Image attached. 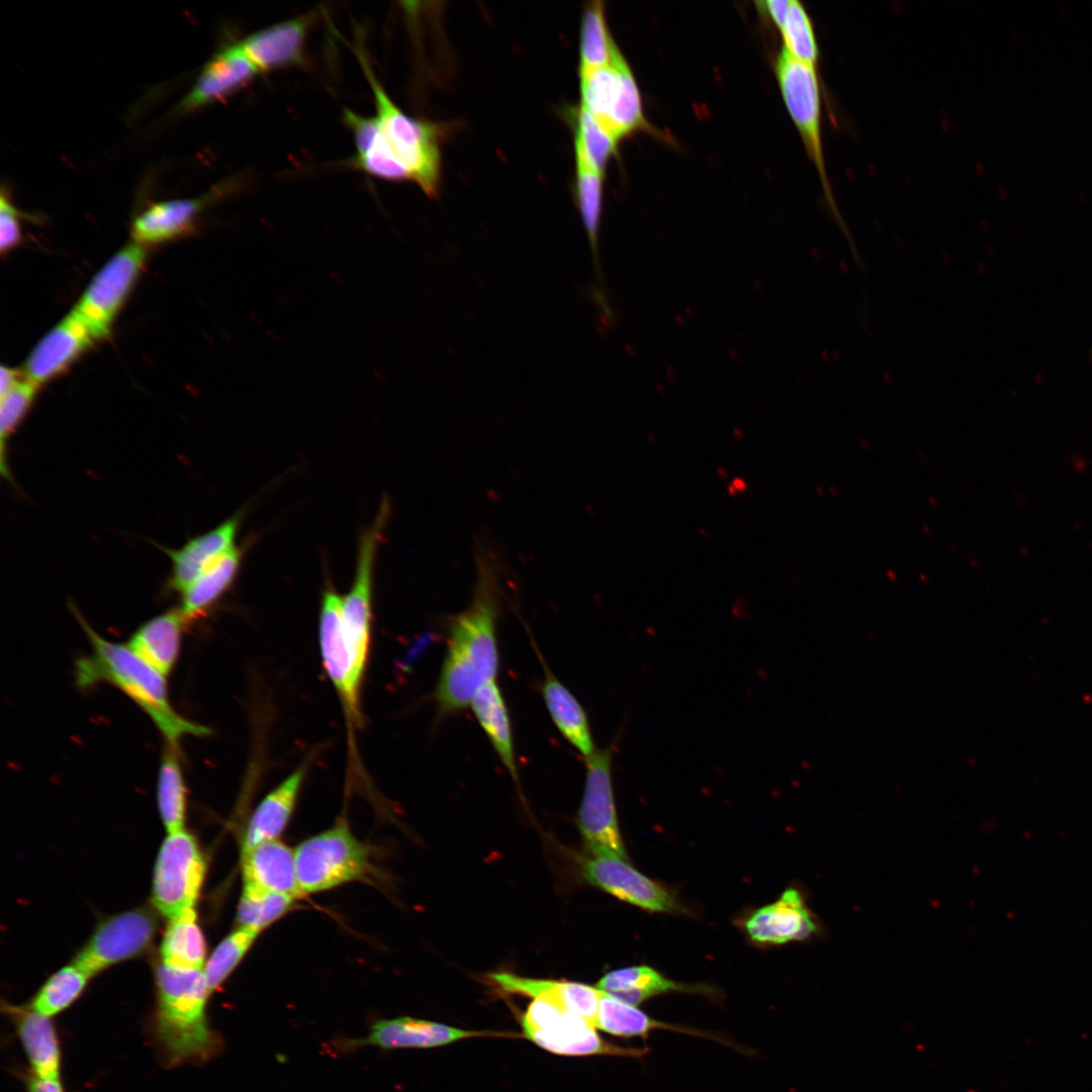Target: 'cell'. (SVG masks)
I'll return each mask as SVG.
<instances>
[{
  "mask_svg": "<svg viewBox=\"0 0 1092 1092\" xmlns=\"http://www.w3.org/2000/svg\"><path fill=\"white\" fill-rule=\"evenodd\" d=\"M29 1092H63L58 1079H43L33 1076L28 1083Z\"/></svg>",
  "mask_w": 1092,
  "mask_h": 1092,
  "instance_id": "c3c4849f",
  "label": "cell"
},
{
  "mask_svg": "<svg viewBox=\"0 0 1092 1092\" xmlns=\"http://www.w3.org/2000/svg\"><path fill=\"white\" fill-rule=\"evenodd\" d=\"M258 73L239 43L223 48L205 64L180 107L189 110L217 101L244 87Z\"/></svg>",
  "mask_w": 1092,
  "mask_h": 1092,
  "instance_id": "ac0fdd59",
  "label": "cell"
},
{
  "mask_svg": "<svg viewBox=\"0 0 1092 1092\" xmlns=\"http://www.w3.org/2000/svg\"><path fill=\"white\" fill-rule=\"evenodd\" d=\"M157 800L161 818L168 833L183 831L186 789L178 745L166 743L158 774Z\"/></svg>",
  "mask_w": 1092,
  "mask_h": 1092,
  "instance_id": "1f68e13d",
  "label": "cell"
},
{
  "mask_svg": "<svg viewBox=\"0 0 1092 1092\" xmlns=\"http://www.w3.org/2000/svg\"><path fill=\"white\" fill-rule=\"evenodd\" d=\"M146 261L144 246L131 243L119 250L91 280L73 310L95 340L106 337Z\"/></svg>",
  "mask_w": 1092,
  "mask_h": 1092,
  "instance_id": "9c48e42d",
  "label": "cell"
},
{
  "mask_svg": "<svg viewBox=\"0 0 1092 1092\" xmlns=\"http://www.w3.org/2000/svg\"><path fill=\"white\" fill-rule=\"evenodd\" d=\"M524 1034L542 1049L564 1056L605 1055L641 1058L648 1053L646 1048L619 1046L605 1041L592 1023L570 1011H564L560 1019L552 1026Z\"/></svg>",
  "mask_w": 1092,
  "mask_h": 1092,
  "instance_id": "e0dca14e",
  "label": "cell"
},
{
  "mask_svg": "<svg viewBox=\"0 0 1092 1092\" xmlns=\"http://www.w3.org/2000/svg\"><path fill=\"white\" fill-rule=\"evenodd\" d=\"M243 549L236 546L203 571L180 595V609L188 621L206 613L232 586L239 572Z\"/></svg>",
  "mask_w": 1092,
  "mask_h": 1092,
  "instance_id": "83f0119b",
  "label": "cell"
},
{
  "mask_svg": "<svg viewBox=\"0 0 1092 1092\" xmlns=\"http://www.w3.org/2000/svg\"><path fill=\"white\" fill-rule=\"evenodd\" d=\"M221 187L196 198L161 201L140 213L132 222L134 243L159 244L190 232L200 211L219 194Z\"/></svg>",
  "mask_w": 1092,
  "mask_h": 1092,
  "instance_id": "ffe728a7",
  "label": "cell"
},
{
  "mask_svg": "<svg viewBox=\"0 0 1092 1092\" xmlns=\"http://www.w3.org/2000/svg\"><path fill=\"white\" fill-rule=\"evenodd\" d=\"M620 89V76L614 62L580 72L581 106L605 125Z\"/></svg>",
  "mask_w": 1092,
  "mask_h": 1092,
  "instance_id": "8d00e7d4",
  "label": "cell"
},
{
  "mask_svg": "<svg viewBox=\"0 0 1092 1092\" xmlns=\"http://www.w3.org/2000/svg\"><path fill=\"white\" fill-rule=\"evenodd\" d=\"M293 899L289 895L244 885L238 907V921L241 926L261 931L279 918L290 907Z\"/></svg>",
  "mask_w": 1092,
  "mask_h": 1092,
  "instance_id": "ab89813d",
  "label": "cell"
},
{
  "mask_svg": "<svg viewBox=\"0 0 1092 1092\" xmlns=\"http://www.w3.org/2000/svg\"><path fill=\"white\" fill-rule=\"evenodd\" d=\"M260 930L241 926L214 949L203 972L210 990L218 987L243 959Z\"/></svg>",
  "mask_w": 1092,
  "mask_h": 1092,
  "instance_id": "60d3db41",
  "label": "cell"
},
{
  "mask_svg": "<svg viewBox=\"0 0 1092 1092\" xmlns=\"http://www.w3.org/2000/svg\"><path fill=\"white\" fill-rule=\"evenodd\" d=\"M170 920L161 944L163 964L181 970H203L206 947L194 909Z\"/></svg>",
  "mask_w": 1092,
  "mask_h": 1092,
  "instance_id": "4dcf8cb0",
  "label": "cell"
},
{
  "mask_svg": "<svg viewBox=\"0 0 1092 1092\" xmlns=\"http://www.w3.org/2000/svg\"><path fill=\"white\" fill-rule=\"evenodd\" d=\"M1091 358H1092V352H1091Z\"/></svg>",
  "mask_w": 1092,
  "mask_h": 1092,
  "instance_id": "f907efd6",
  "label": "cell"
},
{
  "mask_svg": "<svg viewBox=\"0 0 1092 1092\" xmlns=\"http://www.w3.org/2000/svg\"><path fill=\"white\" fill-rule=\"evenodd\" d=\"M156 929L157 920L146 908L112 916L98 925L75 958L74 965L91 977L144 952Z\"/></svg>",
  "mask_w": 1092,
  "mask_h": 1092,
  "instance_id": "7c38bea8",
  "label": "cell"
},
{
  "mask_svg": "<svg viewBox=\"0 0 1092 1092\" xmlns=\"http://www.w3.org/2000/svg\"><path fill=\"white\" fill-rule=\"evenodd\" d=\"M388 510L387 502H383L373 524L361 535L354 581L342 602L345 641L363 674L371 640L374 562Z\"/></svg>",
  "mask_w": 1092,
  "mask_h": 1092,
  "instance_id": "30bf717a",
  "label": "cell"
},
{
  "mask_svg": "<svg viewBox=\"0 0 1092 1092\" xmlns=\"http://www.w3.org/2000/svg\"><path fill=\"white\" fill-rule=\"evenodd\" d=\"M95 338L72 309L34 347L24 367L25 378L38 386L64 371Z\"/></svg>",
  "mask_w": 1092,
  "mask_h": 1092,
  "instance_id": "2e32d148",
  "label": "cell"
},
{
  "mask_svg": "<svg viewBox=\"0 0 1092 1092\" xmlns=\"http://www.w3.org/2000/svg\"><path fill=\"white\" fill-rule=\"evenodd\" d=\"M596 1028L622 1037L646 1036L654 1029H668L721 1040L701 1030L653 1019L636 1006L622 1002L604 992L601 996Z\"/></svg>",
  "mask_w": 1092,
  "mask_h": 1092,
  "instance_id": "f546056e",
  "label": "cell"
},
{
  "mask_svg": "<svg viewBox=\"0 0 1092 1092\" xmlns=\"http://www.w3.org/2000/svg\"><path fill=\"white\" fill-rule=\"evenodd\" d=\"M584 761L585 782L577 815L584 844L593 856H612L629 861L615 806L612 746L597 749Z\"/></svg>",
  "mask_w": 1092,
  "mask_h": 1092,
  "instance_id": "8992f818",
  "label": "cell"
},
{
  "mask_svg": "<svg viewBox=\"0 0 1092 1092\" xmlns=\"http://www.w3.org/2000/svg\"><path fill=\"white\" fill-rule=\"evenodd\" d=\"M575 120V154L603 175L618 140L582 106Z\"/></svg>",
  "mask_w": 1092,
  "mask_h": 1092,
  "instance_id": "f35d334b",
  "label": "cell"
},
{
  "mask_svg": "<svg viewBox=\"0 0 1092 1092\" xmlns=\"http://www.w3.org/2000/svg\"><path fill=\"white\" fill-rule=\"evenodd\" d=\"M156 1033L170 1061L203 1059L214 1048L205 1018L210 991L203 970L161 964L156 970Z\"/></svg>",
  "mask_w": 1092,
  "mask_h": 1092,
  "instance_id": "3957f363",
  "label": "cell"
},
{
  "mask_svg": "<svg viewBox=\"0 0 1092 1092\" xmlns=\"http://www.w3.org/2000/svg\"><path fill=\"white\" fill-rule=\"evenodd\" d=\"M777 75L790 115L818 171L827 202L840 219L825 166L821 135V97L816 67L796 59L783 48L777 62Z\"/></svg>",
  "mask_w": 1092,
  "mask_h": 1092,
  "instance_id": "52a82bcc",
  "label": "cell"
},
{
  "mask_svg": "<svg viewBox=\"0 0 1092 1092\" xmlns=\"http://www.w3.org/2000/svg\"><path fill=\"white\" fill-rule=\"evenodd\" d=\"M355 165L366 173L386 180H410L406 170L395 158L381 131L371 146L357 154Z\"/></svg>",
  "mask_w": 1092,
  "mask_h": 1092,
  "instance_id": "ee69618b",
  "label": "cell"
},
{
  "mask_svg": "<svg viewBox=\"0 0 1092 1092\" xmlns=\"http://www.w3.org/2000/svg\"><path fill=\"white\" fill-rule=\"evenodd\" d=\"M19 380L16 369L2 366L0 370V395L7 392Z\"/></svg>",
  "mask_w": 1092,
  "mask_h": 1092,
  "instance_id": "681fc988",
  "label": "cell"
},
{
  "mask_svg": "<svg viewBox=\"0 0 1092 1092\" xmlns=\"http://www.w3.org/2000/svg\"><path fill=\"white\" fill-rule=\"evenodd\" d=\"M309 24V16L295 17L256 31L239 44L259 72L299 65Z\"/></svg>",
  "mask_w": 1092,
  "mask_h": 1092,
  "instance_id": "d6986e66",
  "label": "cell"
},
{
  "mask_svg": "<svg viewBox=\"0 0 1092 1092\" xmlns=\"http://www.w3.org/2000/svg\"><path fill=\"white\" fill-rule=\"evenodd\" d=\"M307 768L308 761H304L262 800L249 822L243 851L274 840L282 832L291 816Z\"/></svg>",
  "mask_w": 1092,
  "mask_h": 1092,
  "instance_id": "484cf974",
  "label": "cell"
},
{
  "mask_svg": "<svg viewBox=\"0 0 1092 1092\" xmlns=\"http://www.w3.org/2000/svg\"><path fill=\"white\" fill-rule=\"evenodd\" d=\"M564 1011L566 1010L550 1000L534 999L521 1020L524 1033L552 1026Z\"/></svg>",
  "mask_w": 1092,
  "mask_h": 1092,
  "instance_id": "f6af8a7d",
  "label": "cell"
},
{
  "mask_svg": "<svg viewBox=\"0 0 1092 1092\" xmlns=\"http://www.w3.org/2000/svg\"><path fill=\"white\" fill-rule=\"evenodd\" d=\"M204 874V858L194 837L184 830L169 834L154 871L155 907L169 919L193 909Z\"/></svg>",
  "mask_w": 1092,
  "mask_h": 1092,
  "instance_id": "ba28073f",
  "label": "cell"
},
{
  "mask_svg": "<svg viewBox=\"0 0 1092 1092\" xmlns=\"http://www.w3.org/2000/svg\"><path fill=\"white\" fill-rule=\"evenodd\" d=\"M470 708L505 768L513 781L519 784L511 720L495 679L485 684L476 692Z\"/></svg>",
  "mask_w": 1092,
  "mask_h": 1092,
  "instance_id": "4316f807",
  "label": "cell"
},
{
  "mask_svg": "<svg viewBox=\"0 0 1092 1092\" xmlns=\"http://www.w3.org/2000/svg\"><path fill=\"white\" fill-rule=\"evenodd\" d=\"M343 597L329 584L320 613V649L323 664L341 701L350 738L362 724L360 689L363 673L358 669L345 641L342 626Z\"/></svg>",
  "mask_w": 1092,
  "mask_h": 1092,
  "instance_id": "8fae6325",
  "label": "cell"
},
{
  "mask_svg": "<svg viewBox=\"0 0 1092 1092\" xmlns=\"http://www.w3.org/2000/svg\"><path fill=\"white\" fill-rule=\"evenodd\" d=\"M18 210L2 192L0 199V248L2 252L13 249L21 239Z\"/></svg>",
  "mask_w": 1092,
  "mask_h": 1092,
  "instance_id": "bcb514c9",
  "label": "cell"
},
{
  "mask_svg": "<svg viewBox=\"0 0 1092 1092\" xmlns=\"http://www.w3.org/2000/svg\"><path fill=\"white\" fill-rule=\"evenodd\" d=\"M489 978L507 993L550 1000L565 1010L569 982L531 979L511 973H493Z\"/></svg>",
  "mask_w": 1092,
  "mask_h": 1092,
  "instance_id": "7bdbcfd3",
  "label": "cell"
},
{
  "mask_svg": "<svg viewBox=\"0 0 1092 1092\" xmlns=\"http://www.w3.org/2000/svg\"><path fill=\"white\" fill-rule=\"evenodd\" d=\"M618 857L593 856L582 867L583 878L618 899L653 912H687L677 898Z\"/></svg>",
  "mask_w": 1092,
  "mask_h": 1092,
  "instance_id": "4fadbf2b",
  "label": "cell"
},
{
  "mask_svg": "<svg viewBox=\"0 0 1092 1092\" xmlns=\"http://www.w3.org/2000/svg\"><path fill=\"white\" fill-rule=\"evenodd\" d=\"M88 978L75 965L61 969L42 985L32 999L30 1008L48 1017L60 1013L80 996Z\"/></svg>",
  "mask_w": 1092,
  "mask_h": 1092,
  "instance_id": "d590c367",
  "label": "cell"
},
{
  "mask_svg": "<svg viewBox=\"0 0 1092 1092\" xmlns=\"http://www.w3.org/2000/svg\"><path fill=\"white\" fill-rule=\"evenodd\" d=\"M38 385L27 378L20 379L0 395V461L2 475L11 480L7 461V444L35 398Z\"/></svg>",
  "mask_w": 1092,
  "mask_h": 1092,
  "instance_id": "74e56055",
  "label": "cell"
},
{
  "mask_svg": "<svg viewBox=\"0 0 1092 1092\" xmlns=\"http://www.w3.org/2000/svg\"><path fill=\"white\" fill-rule=\"evenodd\" d=\"M294 854L302 894L360 879L370 868L368 849L343 822L303 841Z\"/></svg>",
  "mask_w": 1092,
  "mask_h": 1092,
  "instance_id": "5b68a950",
  "label": "cell"
},
{
  "mask_svg": "<svg viewBox=\"0 0 1092 1092\" xmlns=\"http://www.w3.org/2000/svg\"><path fill=\"white\" fill-rule=\"evenodd\" d=\"M16 1026L34 1076L58 1079L60 1050L55 1027L50 1017L30 1008L14 1011Z\"/></svg>",
  "mask_w": 1092,
  "mask_h": 1092,
  "instance_id": "f1b7e54d",
  "label": "cell"
},
{
  "mask_svg": "<svg viewBox=\"0 0 1092 1092\" xmlns=\"http://www.w3.org/2000/svg\"><path fill=\"white\" fill-rule=\"evenodd\" d=\"M374 93L380 131L391 152L406 170L410 180L435 197L440 181L439 129L435 124L417 120L402 112L387 96L369 65L357 54Z\"/></svg>",
  "mask_w": 1092,
  "mask_h": 1092,
  "instance_id": "277c9868",
  "label": "cell"
},
{
  "mask_svg": "<svg viewBox=\"0 0 1092 1092\" xmlns=\"http://www.w3.org/2000/svg\"><path fill=\"white\" fill-rule=\"evenodd\" d=\"M781 31L784 48L796 59L816 67L818 44L812 22L802 3L790 0L789 13Z\"/></svg>",
  "mask_w": 1092,
  "mask_h": 1092,
  "instance_id": "b9f144b4",
  "label": "cell"
},
{
  "mask_svg": "<svg viewBox=\"0 0 1092 1092\" xmlns=\"http://www.w3.org/2000/svg\"><path fill=\"white\" fill-rule=\"evenodd\" d=\"M616 43L608 32L604 3L595 1L584 9L580 39V72L611 64Z\"/></svg>",
  "mask_w": 1092,
  "mask_h": 1092,
  "instance_id": "e575fe53",
  "label": "cell"
},
{
  "mask_svg": "<svg viewBox=\"0 0 1092 1092\" xmlns=\"http://www.w3.org/2000/svg\"><path fill=\"white\" fill-rule=\"evenodd\" d=\"M604 993L627 1004L637 1006L645 1000L670 992L719 997V992L705 984L677 983L663 977L647 966L628 967L607 973L597 984Z\"/></svg>",
  "mask_w": 1092,
  "mask_h": 1092,
  "instance_id": "cb8c5ba5",
  "label": "cell"
},
{
  "mask_svg": "<svg viewBox=\"0 0 1092 1092\" xmlns=\"http://www.w3.org/2000/svg\"><path fill=\"white\" fill-rule=\"evenodd\" d=\"M242 514L238 512L215 528L189 539L179 548L159 546L171 560L167 588L181 594L203 571L237 545Z\"/></svg>",
  "mask_w": 1092,
  "mask_h": 1092,
  "instance_id": "9a60e30c",
  "label": "cell"
},
{
  "mask_svg": "<svg viewBox=\"0 0 1092 1092\" xmlns=\"http://www.w3.org/2000/svg\"><path fill=\"white\" fill-rule=\"evenodd\" d=\"M70 608L92 646L91 655L76 662V679L80 687L105 681L119 689L151 718L168 744L178 745L187 735L209 734L207 727L184 718L172 707L165 674L128 645L102 637L74 604Z\"/></svg>",
  "mask_w": 1092,
  "mask_h": 1092,
  "instance_id": "7a4b0ae2",
  "label": "cell"
},
{
  "mask_svg": "<svg viewBox=\"0 0 1092 1092\" xmlns=\"http://www.w3.org/2000/svg\"><path fill=\"white\" fill-rule=\"evenodd\" d=\"M744 927L751 940L762 944L803 941L821 931L817 917L795 888L787 889L776 902L754 911Z\"/></svg>",
  "mask_w": 1092,
  "mask_h": 1092,
  "instance_id": "5bb4252c",
  "label": "cell"
},
{
  "mask_svg": "<svg viewBox=\"0 0 1092 1092\" xmlns=\"http://www.w3.org/2000/svg\"><path fill=\"white\" fill-rule=\"evenodd\" d=\"M189 623L180 608L171 609L146 623L131 635L127 645L167 675L179 656L182 633Z\"/></svg>",
  "mask_w": 1092,
  "mask_h": 1092,
  "instance_id": "d4e9b609",
  "label": "cell"
},
{
  "mask_svg": "<svg viewBox=\"0 0 1092 1092\" xmlns=\"http://www.w3.org/2000/svg\"><path fill=\"white\" fill-rule=\"evenodd\" d=\"M242 870L245 886L293 898L303 895L298 885L294 851L276 839L243 851Z\"/></svg>",
  "mask_w": 1092,
  "mask_h": 1092,
  "instance_id": "7402d4cb",
  "label": "cell"
},
{
  "mask_svg": "<svg viewBox=\"0 0 1092 1092\" xmlns=\"http://www.w3.org/2000/svg\"><path fill=\"white\" fill-rule=\"evenodd\" d=\"M763 4L770 17L782 30L789 13L790 0H766Z\"/></svg>",
  "mask_w": 1092,
  "mask_h": 1092,
  "instance_id": "7dc6e473",
  "label": "cell"
},
{
  "mask_svg": "<svg viewBox=\"0 0 1092 1092\" xmlns=\"http://www.w3.org/2000/svg\"><path fill=\"white\" fill-rule=\"evenodd\" d=\"M576 160V200L587 233L594 263L600 274L599 230L602 210L603 175L589 166L578 154Z\"/></svg>",
  "mask_w": 1092,
  "mask_h": 1092,
  "instance_id": "836d02e7",
  "label": "cell"
},
{
  "mask_svg": "<svg viewBox=\"0 0 1092 1092\" xmlns=\"http://www.w3.org/2000/svg\"><path fill=\"white\" fill-rule=\"evenodd\" d=\"M480 1032L459 1029L449 1025L417 1019L399 1017L379 1020L371 1027L368 1035L350 1044H370L384 1050L406 1048H434L478 1036Z\"/></svg>",
  "mask_w": 1092,
  "mask_h": 1092,
  "instance_id": "603a6c76",
  "label": "cell"
},
{
  "mask_svg": "<svg viewBox=\"0 0 1092 1092\" xmlns=\"http://www.w3.org/2000/svg\"><path fill=\"white\" fill-rule=\"evenodd\" d=\"M612 61L619 72L620 89L615 105L604 126L619 140L633 129L645 125V120L635 80L617 47L613 53Z\"/></svg>",
  "mask_w": 1092,
  "mask_h": 1092,
  "instance_id": "d6a6232c",
  "label": "cell"
},
{
  "mask_svg": "<svg viewBox=\"0 0 1092 1092\" xmlns=\"http://www.w3.org/2000/svg\"><path fill=\"white\" fill-rule=\"evenodd\" d=\"M477 579L469 605L448 625L446 651L434 698L441 718L468 706L498 670L496 623L500 607L497 564L484 549L476 553Z\"/></svg>",
  "mask_w": 1092,
  "mask_h": 1092,
  "instance_id": "6da1fadb",
  "label": "cell"
},
{
  "mask_svg": "<svg viewBox=\"0 0 1092 1092\" xmlns=\"http://www.w3.org/2000/svg\"><path fill=\"white\" fill-rule=\"evenodd\" d=\"M533 647L543 668L541 691L551 720L564 739L585 760L598 749L586 713L574 695L549 668L535 643Z\"/></svg>",
  "mask_w": 1092,
  "mask_h": 1092,
  "instance_id": "44dd1931",
  "label": "cell"
}]
</instances>
